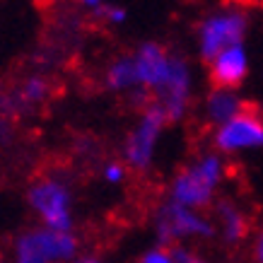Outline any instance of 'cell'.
I'll return each mask as SVG.
<instances>
[{"mask_svg":"<svg viewBox=\"0 0 263 263\" xmlns=\"http://www.w3.org/2000/svg\"><path fill=\"white\" fill-rule=\"evenodd\" d=\"M15 97L22 109H32V106H41L44 102H48L51 97V82L44 75H27L15 89Z\"/></svg>","mask_w":263,"mask_h":263,"instance_id":"5bb4252c","label":"cell"},{"mask_svg":"<svg viewBox=\"0 0 263 263\" xmlns=\"http://www.w3.org/2000/svg\"><path fill=\"white\" fill-rule=\"evenodd\" d=\"M80 256V237L75 232L29 227L12 241V263H70Z\"/></svg>","mask_w":263,"mask_h":263,"instance_id":"277c9868","label":"cell"},{"mask_svg":"<svg viewBox=\"0 0 263 263\" xmlns=\"http://www.w3.org/2000/svg\"><path fill=\"white\" fill-rule=\"evenodd\" d=\"M172 249H174L176 263H222V261H210V258L200 256L198 251H193V249L186 247V244H181V247H172Z\"/></svg>","mask_w":263,"mask_h":263,"instance_id":"ac0fdd59","label":"cell"},{"mask_svg":"<svg viewBox=\"0 0 263 263\" xmlns=\"http://www.w3.org/2000/svg\"><path fill=\"white\" fill-rule=\"evenodd\" d=\"M0 263H12V261H8V258H0Z\"/></svg>","mask_w":263,"mask_h":263,"instance_id":"603a6c76","label":"cell"},{"mask_svg":"<svg viewBox=\"0 0 263 263\" xmlns=\"http://www.w3.org/2000/svg\"><path fill=\"white\" fill-rule=\"evenodd\" d=\"M251 261L263 263V224L256 230L254 241H251Z\"/></svg>","mask_w":263,"mask_h":263,"instance_id":"d6986e66","label":"cell"},{"mask_svg":"<svg viewBox=\"0 0 263 263\" xmlns=\"http://www.w3.org/2000/svg\"><path fill=\"white\" fill-rule=\"evenodd\" d=\"M244 109H249L247 99L239 95V89L230 87H210V92L203 99V119L210 128H217L239 116Z\"/></svg>","mask_w":263,"mask_h":263,"instance_id":"7c38bea8","label":"cell"},{"mask_svg":"<svg viewBox=\"0 0 263 263\" xmlns=\"http://www.w3.org/2000/svg\"><path fill=\"white\" fill-rule=\"evenodd\" d=\"M191 97H193V68L189 63V58L176 53L167 82H164V87L160 89V95L155 97L152 102L162 106V111L167 114L169 123H179V121L186 119V114L191 109Z\"/></svg>","mask_w":263,"mask_h":263,"instance_id":"ba28073f","label":"cell"},{"mask_svg":"<svg viewBox=\"0 0 263 263\" xmlns=\"http://www.w3.org/2000/svg\"><path fill=\"white\" fill-rule=\"evenodd\" d=\"M27 205L41 227L56 232H75V196L72 186L63 176H36L27 189Z\"/></svg>","mask_w":263,"mask_h":263,"instance_id":"7a4b0ae2","label":"cell"},{"mask_svg":"<svg viewBox=\"0 0 263 263\" xmlns=\"http://www.w3.org/2000/svg\"><path fill=\"white\" fill-rule=\"evenodd\" d=\"M128 172H130V169H128L123 162L114 160V162H106L102 167V179L109 183V186H121V183L128 179Z\"/></svg>","mask_w":263,"mask_h":263,"instance_id":"e0dca14e","label":"cell"},{"mask_svg":"<svg viewBox=\"0 0 263 263\" xmlns=\"http://www.w3.org/2000/svg\"><path fill=\"white\" fill-rule=\"evenodd\" d=\"M213 220H215V227H217V237L227 247H239L251 234V220H249L247 210L239 203H234L232 198L217 200Z\"/></svg>","mask_w":263,"mask_h":263,"instance_id":"8fae6325","label":"cell"},{"mask_svg":"<svg viewBox=\"0 0 263 263\" xmlns=\"http://www.w3.org/2000/svg\"><path fill=\"white\" fill-rule=\"evenodd\" d=\"M104 87L114 92V95H133L138 89V75H136V63L130 53L116 56L109 61V65L104 68L102 75Z\"/></svg>","mask_w":263,"mask_h":263,"instance_id":"4fadbf2b","label":"cell"},{"mask_svg":"<svg viewBox=\"0 0 263 263\" xmlns=\"http://www.w3.org/2000/svg\"><path fill=\"white\" fill-rule=\"evenodd\" d=\"M70 263H106L102 258V256H97V254H80L78 258H72Z\"/></svg>","mask_w":263,"mask_h":263,"instance_id":"44dd1931","label":"cell"},{"mask_svg":"<svg viewBox=\"0 0 263 263\" xmlns=\"http://www.w3.org/2000/svg\"><path fill=\"white\" fill-rule=\"evenodd\" d=\"M12 136H15V130H12V121L8 116H3L0 114V145H10L12 143Z\"/></svg>","mask_w":263,"mask_h":263,"instance_id":"ffe728a7","label":"cell"},{"mask_svg":"<svg viewBox=\"0 0 263 263\" xmlns=\"http://www.w3.org/2000/svg\"><path fill=\"white\" fill-rule=\"evenodd\" d=\"M227 176V162L220 152L205 150L183 164L169 181L167 200L205 213L217 203V191Z\"/></svg>","mask_w":263,"mask_h":263,"instance_id":"6da1fadb","label":"cell"},{"mask_svg":"<svg viewBox=\"0 0 263 263\" xmlns=\"http://www.w3.org/2000/svg\"><path fill=\"white\" fill-rule=\"evenodd\" d=\"M130 56H133V63H136L138 89L147 92L150 99H155L160 95V89L164 87L169 72H172L176 53H172L160 41H143Z\"/></svg>","mask_w":263,"mask_h":263,"instance_id":"9c48e42d","label":"cell"},{"mask_svg":"<svg viewBox=\"0 0 263 263\" xmlns=\"http://www.w3.org/2000/svg\"><path fill=\"white\" fill-rule=\"evenodd\" d=\"M249 32V15L244 8L224 5L205 15L196 27V48L198 56L210 63L224 48L244 44Z\"/></svg>","mask_w":263,"mask_h":263,"instance_id":"8992f818","label":"cell"},{"mask_svg":"<svg viewBox=\"0 0 263 263\" xmlns=\"http://www.w3.org/2000/svg\"><path fill=\"white\" fill-rule=\"evenodd\" d=\"M95 20H99L106 27H121L128 20V10L116 3H104L102 8L95 10Z\"/></svg>","mask_w":263,"mask_h":263,"instance_id":"9a60e30c","label":"cell"},{"mask_svg":"<svg viewBox=\"0 0 263 263\" xmlns=\"http://www.w3.org/2000/svg\"><path fill=\"white\" fill-rule=\"evenodd\" d=\"M213 150L220 152L222 157L232 155H244V152H254L263 147V114L254 106H249L239 116L222 123V126L213 128L210 136Z\"/></svg>","mask_w":263,"mask_h":263,"instance_id":"52a82bcc","label":"cell"},{"mask_svg":"<svg viewBox=\"0 0 263 263\" xmlns=\"http://www.w3.org/2000/svg\"><path fill=\"white\" fill-rule=\"evenodd\" d=\"M104 3H106V0H80V5L82 8H87V10H92V12H95L97 8H102Z\"/></svg>","mask_w":263,"mask_h":263,"instance_id":"7402d4cb","label":"cell"},{"mask_svg":"<svg viewBox=\"0 0 263 263\" xmlns=\"http://www.w3.org/2000/svg\"><path fill=\"white\" fill-rule=\"evenodd\" d=\"M249 51L244 44L224 48L222 53H217L210 63V82L213 87H230V89H239V85L249 78Z\"/></svg>","mask_w":263,"mask_h":263,"instance_id":"30bf717a","label":"cell"},{"mask_svg":"<svg viewBox=\"0 0 263 263\" xmlns=\"http://www.w3.org/2000/svg\"><path fill=\"white\" fill-rule=\"evenodd\" d=\"M136 263H176V256H174V249L172 247L155 244V247L145 249L143 254L138 256Z\"/></svg>","mask_w":263,"mask_h":263,"instance_id":"2e32d148","label":"cell"},{"mask_svg":"<svg viewBox=\"0 0 263 263\" xmlns=\"http://www.w3.org/2000/svg\"><path fill=\"white\" fill-rule=\"evenodd\" d=\"M169 121L167 114L162 111V106L152 102L145 109H140L136 123L123 138L121 145V162L126 164L130 172H147L155 164L157 157V147L160 140L167 130Z\"/></svg>","mask_w":263,"mask_h":263,"instance_id":"5b68a950","label":"cell"},{"mask_svg":"<svg viewBox=\"0 0 263 263\" xmlns=\"http://www.w3.org/2000/svg\"><path fill=\"white\" fill-rule=\"evenodd\" d=\"M152 230H155L157 244L162 247H181L189 241H208L217 237L213 217L172 200H162L157 205L152 215Z\"/></svg>","mask_w":263,"mask_h":263,"instance_id":"3957f363","label":"cell"}]
</instances>
